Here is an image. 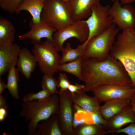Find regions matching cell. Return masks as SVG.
Wrapping results in <instances>:
<instances>
[{
    "instance_id": "cell-1",
    "label": "cell",
    "mask_w": 135,
    "mask_h": 135,
    "mask_svg": "<svg viewBox=\"0 0 135 135\" xmlns=\"http://www.w3.org/2000/svg\"><path fill=\"white\" fill-rule=\"evenodd\" d=\"M82 81L85 92L100 86L116 84L133 88L131 79L122 63L110 54L103 60L95 58L84 59L82 63Z\"/></svg>"
},
{
    "instance_id": "cell-2",
    "label": "cell",
    "mask_w": 135,
    "mask_h": 135,
    "mask_svg": "<svg viewBox=\"0 0 135 135\" xmlns=\"http://www.w3.org/2000/svg\"><path fill=\"white\" fill-rule=\"evenodd\" d=\"M59 99L57 94L52 95L42 101L34 100L23 102L20 115L26 122L30 121L28 124L29 135H39L37 126L40 121L50 118L53 114H57L58 110Z\"/></svg>"
},
{
    "instance_id": "cell-3",
    "label": "cell",
    "mask_w": 135,
    "mask_h": 135,
    "mask_svg": "<svg viewBox=\"0 0 135 135\" xmlns=\"http://www.w3.org/2000/svg\"><path fill=\"white\" fill-rule=\"evenodd\" d=\"M109 54L122 63L135 88V28L118 34Z\"/></svg>"
},
{
    "instance_id": "cell-4",
    "label": "cell",
    "mask_w": 135,
    "mask_h": 135,
    "mask_svg": "<svg viewBox=\"0 0 135 135\" xmlns=\"http://www.w3.org/2000/svg\"><path fill=\"white\" fill-rule=\"evenodd\" d=\"M40 21L57 31L74 22L68 3L62 0H46L40 15Z\"/></svg>"
},
{
    "instance_id": "cell-5",
    "label": "cell",
    "mask_w": 135,
    "mask_h": 135,
    "mask_svg": "<svg viewBox=\"0 0 135 135\" xmlns=\"http://www.w3.org/2000/svg\"><path fill=\"white\" fill-rule=\"evenodd\" d=\"M119 29L114 24L106 31L91 38L86 43L82 54L84 59L95 58L100 60L109 54Z\"/></svg>"
},
{
    "instance_id": "cell-6",
    "label": "cell",
    "mask_w": 135,
    "mask_h": 135,
    "mask_svg": "<svg viewBox=\"0 0 135 135\" xmlns=\"http://www.w3.org/2000/svg\"><path fill=\"white\" fill-rule=\"evenodd\" d=\"M41 72L53 76L58 72L61 58L55 48L52 40L46 39L35 44L32 50Z\"/></svg>"
},
{
    "instance_id": "cell-7",
    "label": "cell",
    "mask_w": 135,
    "mask_h": 135,
    "mask_svg": "<svg viewBox=\"0 0 135 135\" xmlns=\"http://www.w3.org/2000/svg\"><path fill=\"white\" fill-rule=\"evenodd\" d=\"M110 8L109 5L103 6L100 3L92 6L91 14L85 20L89 29V35L85 43L106 31L113 24L109 13Z\"/></svg>"
},
{
    "instance_id": "cell-8",
    "label": "cell",
    "mask_w": 135,
    "mask_h": 135,
    "mask_svg": "<svg viewBox=\"0 0 135 135\" xmlns=\"http://www.w3.org/2000/svg\"><path fill=\"white\" fill-rule=\"evenodd\" d=\"M89 30L85 20L74 22L70 26L54 32L52 42L58 52H61L64 48V42L68 39L75 38L82 42L87 40Z\"/></svg>"
},
{
    "instance_id": "cell-9",
    "label": "cell",
    "mask_w": 135,
    "mask_h": 135,
    "mask_svg": "<svg viewBox=\"0 0 135 135\" xmlns=\"http://www.w3.org/2000/svg\"><path fill=\"white\" fill-rule=\"evenodd\" d=\"M59 96V109L57 114L59 126L62 135H74L72 123L74 114L73 103L68 90H60Z\"/></svg>"
},
{
    "instance_id": "cell-10",
    "label": "cell",
    "mask_w": 135,
    "mask_h": 135,
    "mask_svg": "<svg viewBox=\"0 0 135 135\" xmlns=\"http://www.w3.org/2000/svg\"><path fill=\"white\" fill-rule=\"evenodd\" d=\"M113 24L122 30L135 28V8L132 5L122 6L118 0L114 2L109 11Z\"/></svg>"
},
{
    "instance_id": "cell-11",
    "label": "cell",
    "mask_w": 135,
    "mask_h": 135,
    "mask_svg": "<svg viewBox=\"0 0 135 135\" xmlns=\"http://www.w3.org/2000/svg\"><path fill=\"white\" fill-rule=\"evenodd\" d=\"M91 91L101 102L119 98L130 99L135 92L133 88L116 84L98 86Z\"/></svg>"
},
{
    "instance_id": "cell-12",
    "label": "cell",
    "mask_w": 135,
    "mask_h": 135,
    "mask_svg": "<svg viewBox=\"0 0 135 135\" xmlns=\"http://www.w3.org/2000/svg\"><path fill=\"white\" fill-rule=\"evenodd\" d=\"M30 30L27 32L18 36L20 40L28 39L34 44L40 42L42 38L52 40L56 30L46 23L40 21L39 23H33L31 20L29 23Z\"/></svg>"
},
{
    "instance_id": "cell-13",
    "label": "cell",
    "mask_w": 135,
    "mask_h": 135,
    "mask_svg": "<svg viewBox=\"0 0 135 135\" xmlns=\"http://www.w3.org/2000/svg\"><path fill=\"white\" fill-rule=\"evenodd\" d=\"M20 48L16 44L0 46V76L8 72L17 64Z\"/></svg>"
},
{
    "instance_id": "cell-14",
    "label": "cell",
    "mask_w": 135,
    "mask_h": 135,
    "mask_svg": "<svg viewBox=\"0 0 135 135\" xmlns=\"http://www.w3.org/2000/svg\"><path fill=\"white\" fill-rule=\"evenodd\" d=\"M101 0H70L68 2L74 22L87 19L92 14L91 8Z\"/></svg>"
},
{
    "instance_id": "cell-15",
    "label": "cell",
    "mask_w": 135,
    "mask_h": 135,
    "mask_svg": "<svg viewBox=\"0 0 135 135\" xmlns=\"http://www.w3.org/2000/svg\"><path fill=\"white\" fill-rule=\"evenodd\" d=\"M37 63L34 56L28 49L25 48H20L17 68L26 78H30L31 74L35 70Z\"/></svg>"
},
{
    "instance_id": "cell-16",
    "label": "cell",
    "mask_w": 135,
    "mask_h": 135,
    "mask_svg": "<svg viewBox=\"0 0 135 135\" xmlns=\"http://www.w3.org/2000/svg\"><path fill=\"white\" fill-rule=\"evenodd\" d=\"M132 122H135V115L130 105L125 107L108 121V133Z\"/></svg>"
},
{
    "instance_id": "cell-17",
    "label": "cell",
    "mask_w": 135,
    "mask_h": 135,
    "mask_svg": "<svg viewBox=\"0 0 135 135\" xmlns=\"http://www.w3.org/2000/svg\"><path fill=\"white\" fill-rule=\"evenodd\" d=\"M70 94L73 103L86 112L92 113L100 108L101 102L94 96H88L83 90L72 94L70 93Z\"/></svg>"
},
{
    "instance_id": "cell-18",
    "label": "cell",
    "mask_w": 135,
    "mask_h": 135,
    "mask_svg": "<svg viewBox=\"0 0 135 135\" xmlns=\"http://www.w3.org/2000/svg\"><path fill=\"white\" fill-rule=\"evenodd\" d=\"M130 99L126 98L113 99L104 102L100 111L104 118L108 121L125 107L130 105Z\"/></svg>"
},
{
    "instance_id": "cell-19",
    "label": "cell",
    "mask_w": 135,
    "mask_h": 135,
    "mask_svg": "<svg viewBox=\"0 0 135 135\" xmlns=\"http://www.w3.org/2000/svg\"><path fill=\"white\" fill-rule=\"evenodd\" d=\"M46 0H22L19 4L16 12L21 11L28 12L32 16L31 20L34 23L40 22V15Z\"/></svg>"
},
{
    "instance_id": "cell-20",
    "label": "cell",
    "mask_w": 135,
    "mask_h": 135,
    "mask_svg": "<svg viewBox=\"0 0 135 135\" xmlns=\"http://www.w3.org/2000/svg\"><path fill=\"white\" fill-rule=\"evenodd\" d=\"M15 30L13 24L9 20L0 19V46H7L14 43Z\"/></svg>"
},
{
    "instance_id": "cell-21",
    "label": "cell",
    "mask_w": 135,
    "mask_h": 135,
    "mask_svg": "<svg viewBox=\"0 0 135 135\" xmlns=\"http://www.w3.org/2000/svg\"><path fill=\"white\" fill-rule=\"evenodd\" d=\"M37 128L41 135H62L60 129L56 114L38 124Z\"/></svg>"
},
{
    "instance_id": "cell-22",
    "label": "cell",
    "mask_w": 135,
    "mask_h": 135,
    "mask_svg": "<svg viewBox=\"0 0 135 135\" xmlns=\"http://www.w3.org/2000/svg\"><path fill=\"white\" fill-rule=\"evenodd\" d=\"M85 46L86 45L84 42L79 45L76 48H73L70 43L67 42L61 51L62 56L59 61V65L77 60L82 54Z\"/></svg>"
},
{
    "instance_id": "cell-23",
    "label": "cell",
    "mask_w": 135,
    "mask_h": 135,
    "mask_svg": "<svg viewBox=\"0 0 135 135\" xmlns=\"http://www.w3.org/2000/svg\"><path fill=\"white\" fill-rule=\"evenodd\" d=\"M8 72L7 78L6 89L13 98L18 100L20 98L18 86V83L19 80V72L15 66H12Z\"/></svg>"
},
{
    "instance_id": "cell-24",
    "label": "cell",
    "mask_w": 135,
    "mask_h": 135,
    "mask_svg": "<svg viewBox=\"0 0 135 135\" xmlns=\"http://www.w3.org/2000/svg\"><path fill=\"white\" fill-rule=\"evenodd\" d=\"M74 135H105L108 130L94 124H84L73 129Z\"/></svg>"
},
{
    "instance_id": "cell-25",
    "label": "cell",
    "mask_w": 135,
    "mask_h": 135,
    "mask_svg": "<svg viewBox=\"0 0 135 135\" xmlns=\"http://www.w3.org/2000/svg\"><path fill=\"white\" fill-rule=\"evenodd\" d=\"M83 59L82 54L75 60L69 63L59 64L58 68V71L68 73L82 80V63Z\"/></svg>"
},
{
    "instance_id": "cell-26",
    "label": "cell",
    "mask_w": 135,
    "mask_h": 135,
    "mask_svg": "<svg viewBox=\"0 0 135 135\" xmlns=\"http://www.w3.org/2000/svg\"><path fill=\"white\" fill-rule=\"evenodd\" d=\"M41 82L42 89L48 92L51 95L58 94V82L53 76L48 74H44Z\"/></svg>"
},
{
    "instance_id": "cell-27",
    "label": "cell",
    "mask_w": 135,
    "mask_h": 135,
    "mask_svg": "<svg viewBox=\"0 0 135 135\" xmlns=\"http://www.w3.org/2000/svg\"><path fill=\"white\" fill-rule=\"evenodd\" d=\"M51 95L48 92L42 89L37 93H31L26 94L23 97L22 100L24 102H29L34 100L42 101L47 100Z\"/></svg>"
},
{
    "instance_id": "cell-28",
    "label": "cell",
    "mask_w": 135,
    "mask_h": 135,
    "mask_svg": "<svg viewBox=\"0 0 135 135\" xmlns=\"http://www.w3.org/2000/svg\"><path fill=\"white\" fill-rule=\"evenodd\" d=\"M22 0H0L1 8L11 14L16 13L17 8Z\"/></svg>"
},
{
    "instance_id": "cell-29",
    "label": "cell",
    "mask_w": 135,
    "mask_h": 135,
    "mask_svg": "<svg viewBox=\"0 0 135 135\" xmlns=\"http://www.w3.org/2000/svg\"><path fill=\"white\" fill-rule=\"evenodd\" d=\"M92 114L94 124L99 125L108 130V121L103 118L100 110L92 113Z\"/></svg>"
},
{
    "instance_id": "cell-30",
    "label": "cell",
    "mask_w": 135,
    "mask_h": 135,
    "mask_svg": "<svg viewBox=\"0 0 135 135\" xmlns=\"http://www.w3.org/2000/svg\"><path fill=\"white\" fill-rule=\"evenodd\" d=\"M58 78V88H60V90H68L69 86L71 84L67 76L65 74L60 73Z\"/></svg>"
},
{
    "instance_id": "cell-31",
    "label": "cell",
    "mask_w": 135,
    "mask_h": 135,
    "mask_svg": "<svg viewBox=\"0 0 135 135\" xmlns=\"http://www.w3.org/2000/svg\"><path fill=\"white\" fill-rule=\"evenodd\" d=\"M124 133L128 135H135V122H132L123 128L112 131L110 133Z\"/></svg>"
},
{
    "instance_id": "cell-32",
    "label": "cell",
    "mask_w": 135,
    "mask_h": 135,
    "mask_svg": "<svg viewBox=\"0 0 135 135\" xmlns=\"http://www.w3.org/2000/svg\"><path fill=\"white\" fill-rule=\"evenodd\" d=\"M85 86V85L79 84L76 83L75 84H71L69 86L68 90L71 94L83 90Z\"/></svg>"
},
{
    "instance_id": "cell-33",
    "label": "cell",
    "mask_w": 135,
    "mask_h": 135,
    "mask_svg": "<svg viewBox=\"0 0 135 135\" xmlns=\"http://www.w3.org/2000/svg\"><path fill=\"white\" fill-rule=\"evenodd\" d=\"M7 109L6 108H0V121L4 120L7 115Z\"/></svg>"
},
{
    "instance_id": "cell-34",
    "label": "cell",
    "mask_w": 135,
    "mask_h": 135,
    "mask_svg": "<svg viewBox=\"0 0 135 135\" xmlns=\"http://www.w3.org/2000/svg\"><path fill=\"white\" fill-rule=\"evenodd\" d=\"M8 108L5 98L2 94H0V108Z\"/></svg>"
},
{
    "instance_id": "cell-35",
    "label": "cell",
    "mask_w": 135,
    "mask_h": 135,
    "mask_svg": "<svg viewBox=\"0 0 135 135\" xmlns=\"http://www.w3.org/2000/svg\"><path fill=\"white\" fill-rule=\"evenodd\" d=\"M1 76H0V94H2L4 90L6 89V85L2 81Z\"/></svg>"
},
{
    "instance_id": "cell-36",
    "label": "cell",
    "mask_w": 135,
    "mask_h": 135,
    "mask_svg": "<svg viewBox=\"0 0 135 135\" xmlns=\"http://www.w3.org/2000/svg\"><path fill=\"white\" fill-rule=\"evenodd\" d=\"M116 0H113V2H114ZM120 2L121 4H129L134 2L135 0H118Z\"/></svg>"
},
{
    "instance_id": "cell-37",
    "label": "cell",
    "mask_w": 135,
    "mask_h": 135,
    "mask_svg": "<svg viewBox=\"0 0 135 135\" xmlns=\"http://www.w3.org/2000/svg\"><path fill=\"white\" fill-rule=\"evenodd\" d=\"M130 105L131 106H135V92L130 98Z\"/></svg>"
},
{
    "instance_id": "cell-38",
    "label": "cell",
    "mask_w": 135,
    "mask_h": 135,
    "mask_svg": "<svg viewBox=\"0 0 135 135\" xmlns=\"http://www.w3.org/2000/svg\"><path fill=\"white\" fill-rule=\"evenodd\" d=\"M131 107L132 110L135 115V106H131Z\"/></svg>"
},
{
    "instance_id": "cell-39",
    "label": "cell",
    "mask_w": 135,
    "mask_h": 135,
    "mask_svg": "<svg viewBox=\"0 0 135 135\" xmlns=\"http://www.w3.org/2000/svg\"><path fill=\"white\" fill-rule=\"evenodd\" d=\"M62 0L68 3L70 0Z\"/></svg>"
},
{
    "instance_id": "cell-40",
    "label": "cell",
    "mask_w": 135,
    "mask_h": 135,
    "mask_svg": "<svg viewBox=\"0 0 135 135\" xmlns=\"http://www.w3.org/2000/svg\"><path fill=\"white\" fill-rule=\"evenodd\" d=\"M134 90H135V88H134Z\"/></svg>"
}]
</instances>
